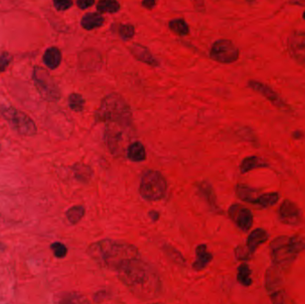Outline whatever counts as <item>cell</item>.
Wrapping results in <instances>:
<instances>
[{
	"label": "cell",
	"instance_id": "1",
	"mask_svg": "<svg viewBox=\"0 0 305 304\" xmlns=\"http://www.w3.org/2000/svg\"><path fill=\"white\" fill-rule=\"evenodd\" d=\"M119 279L138 298H157L162 290V283L156 271L139 258L127 260L116 270Z\"/></svg>",
	"mask_w": 305,
	"mask_h": 304
},
{
	"label": "cell",
	"instance_id": "2",
	"mask_svg": "<svg viewBox=\"0 0 305 304\" xmlns=\"http://www.w3.org/2000/svg\"><path fill=\"white\" fill-rule=\"evenodd\" d=\"M88 254L102 268L115 271L125 261L139 258L136 246L111 239L99 241L89 245Z\"/></svg>",
	"mask_w": 305,
	"mask_h": 304
},
{
	"label": "cell",
	"instance_id": "3",
	"mask_svg": "<svg viewBox=\"0 0 305 304\" xmlns=\"http://www.w3.org/2000/svg\"><path fill=\"white\" fill-rule=\"evenodd\" d=\"M270 248L273 264L285 270L305 250V239L300 235H281L272 240Z\"/></svg>",
	"mask_w": 305,
	"mask_h": 304
},
{
	"label": "cell",
	"instance_id": "4",
	"mask_svg": "<svg viewBox=\"0 0 305 304\" xmlns=\"http://www.w3.org/2000/svg\"><path fill=\"white\" fill-rule=\"evenodd\" d=\"M96 123L132 122V112L125 99L119 94H110L103 98L95 113Z\"/></svg>",
	"mask_w": 305,
	"mask_h": 304
},
{
	"label": "cell",
	"instance_id": "5",
	"mask_svg": "<svg viewBox=\"0 0 305 304\" xmlns=\"http://www.w3.org/2000/svg\"><path fill=\"white\" fill-rule=\"evenodd\" d=\"M132 122H116L105 123L104 139L109 150L116 156L127 152L128 146L134 137Z\"/></svg>",
	"mask_w": 305,
	"mask_h": 304
},
{
	"label": "cell",
	"instance_id": "6",
	"mask_svg": "<svg viewBox=\"0 0 305 304\" xmlns=\"http://www.w3.org/2000/svg\"><path fill=\"white\" fill-rule=\"evenodd\" d=\"M167 183L164 177L156 171H148L143 175L139 193L148 201H157L166 194Z\"/></svg>",
	"mask_w": 305,
	"mask_h": 304
},
{
	"label": "cell",
	"instance_id": "7",
	"mask_svg": "<svg viewBox=\"0 0 305 304\" xmlns=\"http://www.w3.org/2000/svg\"><path fill=\"white\" fill-rule=\"evenodd\" d=\"M284 270L277 265H272L266 271L264 284L267 293L273 304H285V293L284 290Z\"/></svg>",
	"mask_w": 305,
	"mask_h": 304
},
{
	"label": "cell",
	"instance_id": "8",
	"mask_svg": "<svg viewBox=\"0 0 305 304\" xmlns=\"http://www.w3.org/2000/svg\"><path fill=\"white\" fill-rule=\"evenodd\" d=\"M3 117L12 127L24 136H34L37 127L34 122L27 114L13 107H5L1 110Z\"/></svg>",
	"mask_w": 305,
	"mask_h": 304
},
{
	"label": "cell",
	"instance_id": "9",
	"mask_svg": "<svg viewBox=\"0 0 305 304\" xmlns=\"http://www.w3.org/2000/svg\"><path fill=\"white\" fill-rule=\"evenodd\" d=\"M33 79L36 88L42 98L48 101H57L59 99L60 90L50 74L41 67H35Z\"/></svg>",
	"mask_w": 305,
	"mask_h": 304
},
{
	"label": "cell",
	"instance_id": "10",
	"mask_svg": "<svg viewBox=\"0 0 305 304\" xmlns=\"http://www.w3.org/2000/svg\"><path fill=\"white\" fill-rule=\"evenodd\" d=\"M210 55L219 63L231 64L239 57V50L230 40L220 39L212 45Z\"/></svg>",
	"mask_w": 305,
	"mask_h": 304
},
{
	"label": "cell",
	"instance_id": "11",
	"mask_svg": "<svg viewBox=\"0 0 305 304\" xmlns=\"http://www.w3.org/2000/svg\"><path fill=\"white\" fill-rule=\"evenodd\" d=\"M229 215L242 231L247 232L251 229L254 224V216L248 208L235 203L229 207Z\"/></svg>",
	"mask_w": 305,
	"mask_h": 304
},
{
	"label": "cell",
	"instance_id": "12",
	"mask_svg": "<svg viewBox=\"0 0 305 304\" xmlns=\"http://www.w3.org/2000/svg\"><path fill=\"white\" fill-rule=\"evenodd\" d=\"M248 86L255 92L261 94L262 97H264L276 107L283 111H290V106L285 103V101L280 98V96L274 91L270 86L261 83L260 81H256V80H250L248 82Z\"/></svg>",
	"mask_w": 305,
	"mask_h": 304
},
{
	"label": "cell",
	"instance_id": "13",
	"mask_svg": "<svg viewBox=\"0 0 305 304\" xmlns=\"http://www.w3.org/2000/svg\"><path fill=\"white\" fill-rule=\"evenodd\" d=\"M279 218L282 223L286 225H298L302 218L300 209L294 202L285 200L280 206Z\"/></svg>",
	"mask_w": 305,
	"mask_h": 304
},
{
	"label": "cell",
	"instance_id": "14",
	"mask_svg": "<svg viewBox=\"0 0 305 304\" xmlns=\"http://www.w3.org/2000/svg\"><path fill=\"white\" fill-rule=\"evenodd\" d=\"M291 56L299 64H305V32L295 31L288 39Z\"/></svg>",
	"mask_w": 305,
	"mask_h": 304
},
{
	"label": "cell",
	"instance_id": "15",
	"mask_svg": "<svg viewBox=\"0 0 305 304\" xmlns=\"http://www.w3.org/2000/svg\"><path fill=\"white\" fill-rule=\"evenodd\" d=\"M130 53L135 58L142 62L144 64H148L150 66L156 67L159 65V62L154 56L151 54V52L146 47L140 44H133L130 48Z\"/></svg>",
	"mask_w": 305,
	"mask_h": 304
},
{
	"label": "cell",
	"instance_id": "16",
	"mask_svg": "<svg viewBox=\"0 0 305 304\" xmlns=\"http://www.w3.org/2000/svg\"><path fill=\"white\" fill-rule=\"evenodd\" d=\"M269 237L270 235L265 229L256 228L254 230L252 231L250 235H248L246 247L248 248V250L250 251L252 254H254L260 245L269 240Z\"/></svg>",
	"mask_w": 305,
	"mask_h": 304
},
{
	"label": "cell",
	"instance_id": "17",
	"mask_svg": "<svg viewBox=\"0 0 305 304\" xmlns=\"http://www.w3.org/2000/svg\"><path fill=\"white\" fill-rule=\"evenodd\" d=\"M236 194L237 197L242 201L254 205H256L257 201L261 195V192L259 190L244 184H238L236 186Z\"/></svg>",
	"mask_w": 305,
	"mask_h": 304
},
{
	"label": "cell",
	"instance_id": "18",
	"mask_svg": "<svg viewBox=\"0 0 305 304\" xmlns=\"http://www.w3.org/2000/svg\"><path fill=\"white\" fill-rule=\"evenodd\" d=\"M197 260L193 263V269L196 270H202L209 264L212 260V254L207 252L205 245H199L196 249Z\"/></svg>",
	"mask_w": 305,
	"mask_h": 304
},
{
	"label": "cell",
	"instance_id": "19",
	"mask_svg": "<svg viewBox=\"0 0 305 304\" xmlns=\"http://www.w3.org/2000/svg\"><path fill=\"white\" fill-rule=\"evenodd\" d=\"M269 166L270 165L262 158L253 155V156L246 157L242 161L241 164H240V172L243 174H245L255 169L268 168Z\"/></svg>",
	"mask_w": 305,
	"mask_h": 304
},
{
	"label": "cell",
	"instance_id": "20",
	"mask_svg": "<svg viewBox=\"0 0 305 304\" xmlns=\"http://www.w3.org/2000/svg\"><path fill=\"white\" fill-rule=\"evenodd\" d=\"M197 189L204 198L208 205L210 206L212 210L218 211L219 208L217 205L216 196L214 194L212 186L208 182L203 181L197 185Z\"/></svg>",
	"mask_w": 305,
	"mask_h": 304
},
{
	"label": "cell",
	"instance_id": "21",
	"mask_svg": "<svg viewBox=\"0 0 305 304\" xmlns=\"http://www.w3.org/2000/svg\"><path fill=\"white\" fill-rule=\"evenodd\" d=\"M62 61L61 51L55 47L47 49L43 55V62L50 69H56L59 66Z\"/></svg>",
	"mask_w": 305,
	"mask_h": 304
},
{
	"label": "cell",
	"instance_id": "22",
	"mask_svg": "<svg viewBox=\"0 0 305 304\" xmlns=\"http://www.w3.org/2000/svg\"><path fill=\"white\" fill-rule=\"evenodd\" d=\"M103 16L98 13H89L86 14L81 19V26L87 30H92L101 27L103 25Z\"/></svg>",
	"mask_w": 305,
	"mask_h": 304
},
{
	"label": "cell",
	"instance_id": "23",
	"mask_svg": "<svg viewBox=\"0 0 305 304\" xmlns=\"http://www.w3.org/2000/svg\"><path fill=\"white\" fill-rule=\"evenodd\" d=\"M127 156L132 162H142L147 158L145 147L138 141L131 143L127 149Z\"/></svg>",
	"mask_w": 305,
	"mask_h": 304
},
{
	"label": "cell",
	"instance_id": "24",
	"mask_svg": "<svg viewBox=\"0 0 305 304\" xmlns=\"http://www.w3.org/2000/svg\"><path fill=\"white\" fill-rule=\"evenodd\" d=\"M73 170L76 179L82 183H88L93 176L92 169L84 163H76Z\"/></svg>",
	"mask_w": 305,
	"mask_h": 304
},
{
	"label": "cell",
	"instance_id": "25",
	"mask_svg": "<svg viewBox=\"0 0 305 304\" xmlns=\"http://www.w3.org/2000/svg\"><path fill=\"white\" fill-rule=\"evenodd\" d=\"M120 8L117 0H99L97 4V9L102 14H115Z\"/></svg>",
	"mask_w": 305,
	"mask_h": 304
},
{
	"label": "cell",
	"instance_id": "26",
	"mask_svg": "<svg viewBox=\"0 0 305 304\" xmlns=\"http://www.w3.org/2000/svg\"><path fill=\"white\" fill-rule=\"evenodd\" d=\"M250 267L246 263H242L237 269V281L244 286H250L253 280Z\"/></svg>",
	"mask_w": 305,
	"mask_h": 304
},
{
	"label": "cell",
	"instance_id": "27",
	"mask_svg": "<svg viewBox=\"0 0 305 304\" xmlns=\"http://www.w3.org/2000/svg\"><path fill=\"white\" fill-rule=\"evenodd\" d=\"M280 200V194L277 192L261 194L256 205L261 206V208H268L271 206L275 205Z\"/></svg>",
	"mask_w": 305,
	"mask_h": 304
},
{
	"label": "cell",
	"instance_id": "28",
	"mask_svg": "<svg viewBox=\"0 0 305 304\" xmlns=\"http://www.w3.org/2000/svg\"><path fill=\"white\" fill-rule=\"evenodd\" d=\"M169 27L173 32L178 36H186L189 33V27L186 21L180 18L172 20L169 24Z\"/></svg>",
	"mask_w": 305,
	"mask_h": 304
},
{
	"label": "cell",
	"instance_id": "29",
	"mask_svg": "<svg viewBox=\"0 0 305 304\" xmlns=\"http://www.w3.org/2000/svg\"><path fill=\"white\" fill-rule=\"evenodd\" d=\"M85 215V209L83 206L76 205L70 208L66 211V217L72 224H77Z\"/></svg>",
	"mask_w": 305,
	"mask_h": 304
},
{
	"label": "cell",
	"instance_id": "30",
	"mask_svg": "<svg viewBox=\"0 0 305 304\" xmlns=\"http://www.w3.org/2000/svg\"><path fill=\"white\" fill-rule=\"evenodd\" d=\"M163 250L165 253V254L167 255L168 257L174 262L179 265H183L185 263L184 257L179 252H178L175 248H173V246L164 245L163 246Z\"/></svg>",
	"mask_w": 305,
	"mask_h": 304
},
{
	"label": "cell",
	"instance_id": "31",
	"mask_svg": "<svg viewBox=\"0 0 305 304\" xmlns=\"http://www.w3.org/2000/svg\"><path fill=\"white\" fill-rule=\"evenodd\" d=\"M69 106L74 112H81L83 111L85 100L79 94L74 93L70 95Z\"/></svg>",
	"mask_w": 305,
	"mask_h": 304
},
{
	"label": "cell",
	"instance_id": "32",
	"mask_svg": "<svg viewBox=\"0 0 305 304\" xmlns=\"http://www.w3.org/2000/svg\"><path fill=\"white\" fill-rule=\"evenodd\" d=\"M119 35L123 40H128L132 39L135 34V28L131 25H120L118 29Z\"/></svg>",
	"mask_w": 305,
	"mask_h": 304
},
{
	"label": "cell",
	"instance_id": "33",
	"mask_svg": "<svg viewBox=\"0 0 305 304\" xmlns=\"http://www.w3.org/2000/svg\"><path fill=\"white\" fill-rule=\"evenodd\" d=\"M235 255L237 260H242V261H246L251 259L252 253L250 251L248 250V248L246 247V245H239L237 246L235 250Z\"/></svg>",
	"mask_w": 305,
	"mask_h": 304
},
{
	"label": "cell",
	"instance_id": "34",
	"mask_svg": "<svg viewBox=\"0 0 305 304\" xmlns=\"http://www.w3.org/2000/svg\"><path fill=\"white\" fill-rule=\"evenodd\" d=\"M51 249L54 252V256L56 258H59V259L64 258L67 254V252H68L67 247L64 244L60 243V242H55L54 244H52L51 245Z\"/></svg>",
	"mask_w": 305,
	"mask_h": 304
},
{
	"label": "cell",
	"instance_id": "35",
	"mask_svg": "<svg viewBox=\"0 0 305 304\" xmlns=\"http://www.w3.org/2000/svg\"><path fill=\"white\" fill-rule=\"evenodd\" d=\"M62 303H67V304H83L88 303L87 300L84 299L82 296L78 295L76 294H72L68 295V297H64V299L62 301Z\"/></svg>",
	"mask_w": 305,
	"mask_h": 304
},
{
	"label": "cell",
	"instance_id": "36",
	"mask_svg": "<svg viewBox=\"0 0 305 304\" xmlns=\"http://www.w3.org/2000/svg\"><path fill=\"white\" fill-rule=\"evenodd\" d=\"M53 4L56 10L65 11L73 5V0H53Z\"/></svg>",
	"mask_w": 305,
	"mask_h": 304
},
{
	"label": "cell",
	"instance_id": "37",
	"mask_svg": "<svg viewBox=\"0 0 305 304\" xmlns=\"http://www.w3.org/2000/svg\"><path fill=\"white\" fill-rule=\"evenodd\" d=\"M12 62V56L8 53L0 54V74L4 73Z\"/></svg>",
	"mask_w": 305,
	"mask_h": 304
},
{
	"label": "cell",
	"instance_id": "38",
	"mask_svg": "<svg viewBox=\"0 0 305 304\" xmlns=\"http://www.w3.org/2000/svg\"><path fill=\"white\" fill-rule=\"evenodd\" d=\"M95 4V0H77V5L80 9H87Z\"/></svg>",
	"mask_w": 305,
	"mask_h": 304
},
{
	"label": "cell",
	"instance_id": "39",
	"mask_svg": "<svg viewBox=\"0 0 305 304\" xmlns=\"http://www.w3.org/2000/svg\"><path fill=\"white\" fill-rule=\"evenodd\" d=\"M193 5L195 6V8L199 11V12H204L205 10V5H204V0H191Z\"/></svg>",
	"mask_w": 305,
	"mask_h": 304
},
{
	"label": "cell",
	"instance_id": "40",
	"mask_svg": "<svg viewBox=\"0 0 305 304\" xmlns=\"http://www.w3.org/2000/svg\"><path fill=\"white\" fill-rule=\"evenodd\" d=\"M156 5V0H143L142 5L147 9H152Z\"/></svg>",
	"mask_w": 305,
	"mask_h": 304
},
{
	"label": "cell",
	"instance_id": "41",
	"mask_svg": "<svg viewBox=\"0 0 305 304\" xmlns=\"http://www.w3.org/2000/svg\"><path fill=\"white\" fill-rule=\"evenodd\" d=\"M148 215L150 217V219L153 221H156L159 220V218H160V213L156 211H149V213H148Z\"/></svg>",
	"mask_w": 305,
	"mask_h": 304
},
{
	"label": "cell",
	"instance_id": "42",
	"mask_svg": "<svg viewBox=\"0 0 305 304\" xmlns=\"http://www.w3.org/2000/svg\"><path fill=\"white\" fill-rule=\"evenodd\" d=\"M304 133L301 132V131H295L293 132V137L295 139H300L302 137H304Z\"/></svg>",
	"mask_w": 305,
	"mask_h": 304
},
{
	"label": "cell",
	"instance_id": "43",
	"mask_svg": "<svg viewBox=\"0 0 305 304\" xmlns=\"http://www.w3.org/2000/svg\"><path fill=\"white\" fill-rule=\"evenodd\" d=\"M303 18L305 20V11L304 12V14H303Z\"/></svg>",
	"mask_w": 305,
	"mask_h": 304
}]
</instances>
